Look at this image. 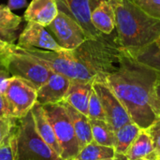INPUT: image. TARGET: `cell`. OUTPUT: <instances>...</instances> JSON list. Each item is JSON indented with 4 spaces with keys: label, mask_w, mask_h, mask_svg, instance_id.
I'll use <instances>...</instances> for the list:
<instances>
[{
    "label": "cell",
    "mask_w": 160,
    "mask_h": 160,
    "mask_svg": "<svg viewBox=\"0 0 160 160\" xmlns=\"http://www.w3.org/2000/svg\"><path fill=\"white\" fill-rule=\"evenodd\" d=\"M10 48L34 58L53 72L77 82L104 81L108 74L117 69L125 50L117 41L115 30L110 35L100 34L97 38H87L79 47L63 52L15 44H11Z\"/></svg>",
    "instance_id": "6da1fadb"
},
{
    "label": "cell",
    "mask_w": 160,
    "mask_h": 160,
    "mask_svg": "<svg viewBox=\"0 0 160 160\" xmlns=\"http://www.w3.org/2000/svg\"><path fill=\"white\" fill-rule=\"evenodd\" d=\"M158 76L159 73L138 62L125 49L117 69L104 80L141 129H148L157 119L149 98Z\"/></svg>",
    "instance_id": "7a4b0ae2"
},
{
    "label": "cell",
    "mask_w": 160,
    "mask_h": 160,
    "mask_svg": "<svg viewBox=\"0 0 160 160\" xmlns=\"http://www.w3.org/2000/svg\"><path fill=\"white\" fill-rule=\"evenodd\" d=\"M109 1L114 9L116 38L122 48H142L159 40V20L148 15L132 0Z\"/></svg>",
    "instance_id": "3957f363"
},
{
    "label": "cell",
    "mask_w": 160,
    "mask_h": 160,
    "mask_svg": "<svg viewBox=\"0 0 160 160\" xmlns=\"http://www.w3.org/2000/svg\"><path fill=\"white\" fill-rule=\"evenodd\" d=\"M16 139L19 160H63L38 133L31 112L17 120Z\"/></svg>",
    "instance_id": "277c9868"
},
{
    "label": "cell",
    "mask_w": 160,
    "mask_h": 160,
    "mask_svg": "<svg viewBox=\"0 0 160 160\" xmlns=\"http://www.w3.org/2000/svg\"><path fill=\"white\" fill-rule=\"evenodd\" d=\"M43 109L53 128L63 160L74 158L79 151L80 145L64 102L43 105Z\"/></svg>",
    "instance_id": "5b68a950"
},
{
    "label": "cell",
    "mask_w": 160,
    "mask_h": 160,
    "mask_svg": "<svg viewBox=\"0 0 160 160\" xmlns=\"http://www.w3.org/2000/svg\"><path fill=\"white\" fill-rule=\"evenodd\" d=\"M8 117L21 119L37 103V89L27 81L10 76L3 93Z\"/></svg>",
    "instance_id": "8992f818"
},
{
    "label": "cell",
    "mask_w": 160,
    "mask_h": 160,
    "mask_svg": "<svg viewBox=\"0 0 160 160\" xmlns=\"http://www.w3.org/2000/svg\"><path fill=\"white\" fill-rule=\"evenodd\" d=\"M2 68L6 69L10 76L22 78L30 82L38 90L44 84L52 73L48 67L36 61L34 58L17 52L11 50L10 44L3 62Z\"/></svg>",
    "instance_id": "52a82bcc"
},
{
    "label": "cell",
    "mask_w": 160,
    "mask_h": 160,
    "mask_svg": "<svg viewBox=\"0 0 160 160\" xmlns=\"http://www.w3.org/2000/svg\"><path fill=\"white\" fill-rule=\"evenodd\" d=\"M46 29L65 50H73L88 38L82 26L61 11Z\"/></svg>",
    "instance_id": "ba28073f"
},
{
    "label": "cell",
    "mask_w": 160,
    "mask_h": 160,
    "mask_svg": "<svg viewBox=\"0 0 160 160\" xmlns=\"http://www.w3.org/2000/svg\"><path fill=\"white\" fill-rule=\"evenodd\" d=\"M93 88L103 107L106 122L112 128L114 132L125 125L132 122L125 107L104 81H94Z\"/></svg>",
    "instance_id": "9c48e42d"
},
{
    "label": "cell",
    "mask_w": 160,
    "mask_h": 160,
    "mask_svg": "<svg viewBox=\"0 0 160 160\" xmlns=\"http://www.w3.org/2000/svg\"><path fill=\"white\" fill-rule=\"evenodd\" d=\"M102 0H56L58 10L64 12L75 22H77L88 38H94L99 36L98 32L93 25L91 14L95 8Z\"/></svg>",
    "instance_id": "30bf717a"
},
{
    "label": "cell",
    "mask_w": 160,
    "mask_h": 160,
    "mask_svg": "<svg viewBox=\"0 0 160 160\" xmlns=\"http://www.w3.org/2000/svg\"><path fill=\"white\" fill-rule=\"evenodd\" d=\"M17 45L52 52H63L65 50L54 40L46 27L36 22H27L18 38Z\"/></svg>",
    "instance_id": "8fae6325"
},
{
    "label": "cell",
    "mask_w": 160,
    "mask_h": 160,
    "mask_svg": "<svg viewBox=\"0 0 160 160\" xmlns=\"http://www.w3.org/2000/svg\"><path fill=\"white\" fill-rule=\"evenodd\" d=\"M70 82L66 76L52 71L47 82L37 90V103L43 106L64 101Z\"/></svg>",
    "instance_id": "7c38bea8"
},
{
    "label": "cell",
    "mask_w": 160,
    "mask_h": 160,
    "mask_svg": "<svg viewBox=\"0 0 160 160\" xmlns=\"http://www.w3.org/2000/svg\"><path fill=\"white\" fill-rule=\"evenodd\" d=\"M58 12L56 0H32L24 12V20L46 27L56 18Z\"/></svg>",
    "instance_id": "4fadbf2b"
},
{
    "label": "cell",
    "mask_w": 160,
    "mask_h": 160,
    "mask_svg": "<svg viewBox=\"0 0 160 160\" xmlns=\"http://www.w3.org/2000/svg\"><path fill=\"white\" fill-rule=\"evenodd\" d=\"M92 90L93 82L71 81L64 101L87 116L88 103Z\"/></svg>",
    "instance_id": "5bb4252c"
},
{
    "label": "cell",
    "mask_w": 160,
    "mask_h": 160,
    "mask_svg": "<svg viewBox=\"0 0 160 160\" xmlns=\"http://www.w3.org/2000/svg\"><path fill=\"white\" fill-rule=\"evenodd\" d=\"M22 18L14 14L8 6H0V41L7 44H14L19 38V29Z\"/></svg>",
    "instance_id": "9a60e30c"
},
{
    "label": "cell",
    "mask_w": 160,
    "mask_h": 160,
    "mask_svg": "<svg viewBox=\"0 0 160 160\" xmlns=\"http://www.w3.org/2000/svg\"><path fill=\"white\" fill-rule=\"evenodd\" d=\"M91 21L94 27L100 33L110 35L115 30L114 9L109 0H102L93 10Z\"/></svg>",
    "instance_id": "2e32d148"
},
{
    "label": "cell",
    "mask_w": 160,
    "mask_h": 160,
    "mask_svg": "<svg viewBox=\"0 0 160 160\" xmlns=\"http://www.w3.org/2000/svg\"><path fill=\"white\" fill-rule=\"evenodd\" d=\"M31 112L33 115L35 128L39 136L49 144L50 147H52L60 156V149L53 128L43 109V106L38 103H36L35 106L32 108Z\"/></svg>",
    "instance_id": "e0dca14e"
},
{
    "label": "cell",
    "mask_w": 160,
    "mask_h": 160,
    "mask_svg": "<svg viewBox=\"0 0 160 160\" xmlns=\"http://www.w3.org/2000/svg\"><path fill=\"white\" fill-rule=\"evenodd\" d=\"M64 105L66 107V110L70 117L79 145L80 150L84 147L86 144L91 142L93 141L92 136V130H91V125H90V119L88 116L84 115L83 113L80 112L73 107H71L67 102L63 101Z\"/></svg>",
    "instance_id": "ac0fdd59"
},
{
    "label": "cell",
    "mask_w": 160,
    "mask_h": 160,
    "mask_svg": "<svg viewBox=\"0 0 160 160\" xmlns=\"http://www.w3.org/2000/svg\"><path fill=\"white\" fill-rule=\"evenodd\" d=\"M127 156L129 160L147 158L153 159L154 142L148 129H141L131 145L129 146Z\"/></svg>",
    "instance_id": "d6986e66"
},
{
    "label": "cell",
    "mask_w": 160,
    "mask_h": 160,
    "mask_svg": "<svg viewBox=\"0 0 160 160\" xmlns=\"http://www.w3.org/2000/svg\"><path fill=\"white\" fill-rule=\"evenodd\" d=\"M127 50V49H126ZM129 54L142 65L154 69L160 74V41L142 48L127 50Z\"/></svg>",
    "instance_id": "ffe728a7"
},
{
    "label": "cell",
    "mask_w": 160,
    "mask_h": 160,
    "mask_svg": "<svg viewBox=\"0 0 160 160\" xmlns=\"http://www.w3.org/2000/svg\"><path fill=\"white\" fill-rule=\"evenodd\" d=\"M114 148L105 146L98 143L94 140L82 147L78 155L74 158L75 160H105L111 159L114 156Z\"/></svg>",
    "instance_id": "44dd1931"
},
{
    "label": "cell",
    "mask_w": 160,
    "mask_h": 160,
    "mask_svg": "<svg viewBox=\"0 0 160 160\" xmlns=\"http://www.w3.org/2000/svg\"><path fill=\"white\" fill-rule=\"evenodd\" d=\"M140 130L141 128L136 124L130 122L119 128L117 131H115V139L113 145L115 153L127 154L129 146L139 134Z\"/></svg>",
    "instance_id": "7402d4cb"
},
{
    "label": "cell",
    "mask_w": 160,
    "mask_h": 160,
    "mask_svg": "<svg viewBox=\"0 0 160 160\" xmlns=\"http://www.w3.org/2000/svg\"><path fill=\"white\" fill-rule=\"evenodd\" d=\"M93 140L105 146L113 147L115 132L112 128L104 120L90 119Z\"/></svg>",
    "instance_id": "603a6c76"
},
{
    "label": "cell",
    "mask_w": 160,
    "mask_h": 160,
    "mask_svg": "<svg viewBox=\"0 0 160 160\" xmlns=\"http://www.w3.org/2000/svg\"><path fill=\"white\" fill-rule=\"evenodd\" d=\"M0 160H19L17 151L16 126L10 134L0 143Z\"/></svg>",
    "instance_id": "cb8c5ba5"
},
{
    "label": "cell",
    "mask_w": 160,
    "mask_h": 160,
    "mask_svg": "<svg viewBox=\"0 0 160 160\" xmlns=\"http://www.w3.org/2000/svg\"><path fill=\"white\" fill-rule=\"evenodd\" d=\"M87 116L89 119H97V120L106 121V116H105L103 107H102L101 102L99 100V98L98 97L94 88L91 92L90 98H89Z\"/></svg>",
    "instance_id": "d4e9b609"
},
{
    "label": "cell",
    "mask_w": 160,
    "mask_h": 160,
    "mask_svg": "<svg viewBox=\"0 0 160 160\" xmlns=\"http://www.w3.org/2000/svg\"><path fill=\"white\" fill-rule=\"evenodd\" d=\"M144 12L160 21V0H132Z\"/></svg>",
    "instance_id": "484cf974"
},
{
    "label": "cell",
    "mask_w": 160,
    "mask_h": 160,
    "mask_svg": "<svg viewBox=\"0 0 160 160\" xmlns=\"http://www.w3.org/2000/svg\"><path fill=\"white\" fill-rule=\"evenodd\" d=\"M149 104L157 117H160V74L155 82L149 98Z\"/></svg>",
    "instance_id": "4316f807"
},
{
    "label": "cell",
    "mask_w": 160,
    "mask_h": 160,
    "mask_svg": "<svg viewBox=\"0 0 160 160\" xmlns=\"http://www.w3.org/2000/svg\"><path fill=\"white\" fill-rule=\"evenodd\" d=\"M17 124V119L0 116V143L10 134Z\"/></svg>",
    "instance_id": "83f0119b"
},
{
    "label": "cell",
    "mask_w": 160,
    "mask_h": 160,
    "mask_svg": "<svg viewBox=\"0 0 160 160\" xmlns=\"http://www.w3.org/2000/svg\"><path fill=\"white\" fill-rule=\"evenodd\" d=\"M148 131L154 142V156L152 160L158 159L160 158V127L156 123H154L148 128Z\"/></svg>",
    "instance_id": "f1b7e54d"
},
{
    "label": "cell",
    "mask_w": 160,
    "mask_h": 160,
    "mask_svg": "<svg viewBox=\"0 0 160 160\" xmlns=\"http://www.w3.org/2000/svg\"><path fill=\"white\" fill-rule=\"evenodd\" d=\"M10 74L4 68H0V95H3Z\"/></svg>",
    "instance_id": "f546056e"
},
{
    "label": "cell",
    "mask_w": 160,
    "mask_h": 160,
    "mask_svg": "<svg viewBox=\"0 0 160 160\" xmlns=\"http://www.w3.org/2000/svg\"><path fill=\"white\" fill-rule=\"evenodd\" d=\"M25 5H26V0H8L7 6L10 10H15L23 8Z\"/></svg>",
    "instance_id": "4dcf8cb0"
},
{
    "label": "cell",
    "mask_w": 160,
    "mask_h": 160,
    "mask_svg": "<svg viewBox=\"0 0 160 160\" xmlns=\"http://www.w3.org/2000/svg\"><path fill=\"white\" fill-rule=\"evenodd\" d=\"M8 49H9V44H7V43L0 41V68H2V62H3L7 52H8Z\"/></svg>",
    "instance_id": "1f68e13d"
},
{
    "label": "cell",
    "mask_w": 160,
    "mask_h": 160,
    "mask_svg": "<svg viewBox=\"0 0 160 160\" xmlns=\"http://www.w3.org/2000/svg\"><path fill=\"white\" fill-rule=\"evenodd\" d=\"M0 116H8L3 95H0Z\"/></svg>",
    "instance_id": "d6a6232c"
},
{
    "label": "cell",
    "mask_w": 160,
    "mask_h": 160,
    "mask_svg": "<svg viewBox=\"0 0 160 160\" xmlns=\"http://www.w3.org/2000/svg\"><path fill=\"white\" fill-rule=\"evenodd\" d=\"M112 160H129L127 154H121V153H114V156Z\"/></svg>",
    "instance_id": "836d02e7"
},
{
    "label": "cell",
    "mask_w": 160,
    "mask_h": 160,
    "mask_svg": "<svg viewBox=\"0 0 160 160\" xmlns=\"http://www.w3.org/2000/svg\"><path fill=\"white\" fill-rule=\"evenodd\" d=\"M155 123H156L157 125H158V126L160 127V117H157V119H156Z\"/></svg>",
    "instance_id": "e575fe53"
},
{
    "label": "cell",
    "mask_w": 160,
    "mask_h": 160,
    "mask_svg": "<svg viewBox=\"0 0 160 160\" xmlns=\"http://www.w3.org/2000/svg\"><path fill=\"white\" fill-rule=\"evenodd\" d=\"M135 160H149V159H147V158H139V159H135Z\"/></svg>",
    "instance_id": "d590c367"
},
{
    "label": "cell",
    "mask_w": 160,
    "mask_h": 160,
    "mask_svg": "<svg viewBox=\"0 0 160 160\" xmlns=\"http://www.w3.org/2000/svg\"><path fill=\"white\" fill-rule=\"evenodd\" d=\"M66 160H73V158H68V159H66Z\"/></svg>",
    "instance_id": "8d00e7d4"
},
{
    "label": "cell",
    "mask_w": 160,
    "mask_h": 160,
    "mask_svg": "<svg viewBox=\"0 0 160 160\" xmlns=\"http://www.w3.org/2000/svg\"><path fill=\"white\" fill-rule=\"evenodd\" d=\"M73 160H75V159L73 158ZM105 160H112V158H111V159H105Z\"/></svg>",
    "instance_id": "74e56055"
},
{
    "label": "cell",
    "mask_w": 160,
    "mask_h": 160,
    "mask_svg": "<svg viewBox=\"0 0 160 160\" xmlns=\"http://www.w3.org/2000/svg\"><path fill=\"white\" fill-rule=\"evenodd\" d=\"M156 160H160V158H158V159H156Z\"/></svg>",
    "instance_id": "f35d334b"
},
{
    "label": "cell",
    "mask_w": 160,
    "mask_h": 160,
    "mask_svg": "<svg viewBox=\"0 0 160 160\" xmlns=\"http://www.w3.org/2000/svg\"><path fill=\"white\" fill-rule=\"evenodd\" d=\"M159 41H160V38H159Z\"/></svg>",
    "instance_id": "ab89813d"
}]
</instances>
